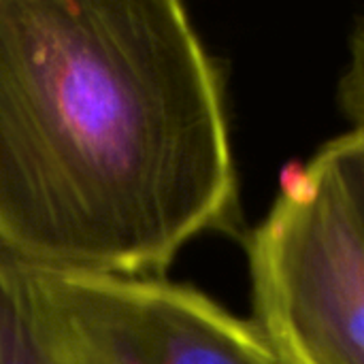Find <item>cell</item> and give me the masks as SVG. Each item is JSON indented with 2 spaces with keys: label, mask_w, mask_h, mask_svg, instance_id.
I'll return each instance as SVG.
<instances>
[{
  "label": "cell",
  "mask_w": 364,
  "mask_h": 364,
  "mask_svg": "<svg viewBox=\"0 0 364 364\" xmlns=\"http://www.w3.org/2000/svg\"><path fill=\"white\" fill-rule=\"evenodd\" d=\"M222 73L175 0H0V250L158 277L232 232Z\"/></svg>",
  "instance_id": "1"
},
{
  "label": "cell",
  "mask_w": 364,
  "mask_h": 364,
  "mask_svg": "<svg viewBox=\"0 0 364 364\" xmlns=\"http://www.w3.org/2000/svg\"><path fill=\"white\" fill-rule=\"evenodd\" d=\"M17 364H279L254 326L162 277L83 275L13 258Z\"/></svg>",
  "instance_id": "2"
},
{
  "label": "cell",
  "mask_w": 364,
  "mask_h": 364,
  "mask_svg": "<svg viewBox=\"0 0 364 364\" xmlns=\"http://www.w3.org/2000/svg\"><path fill=\"white\" fill-rule=\"evenodd\" d=\"M254 326L279 364H364V247L318 164L284 175L247 237Z\"/></svg>",
  "instance_id": "3"
},
{
  "label": "cell",
  "mask_w": 364,
  "mask_h": 364,
  "mask_svg": "<svg viewBox=\"0 0 364 364\" xmlns=\"http://www.w3.org/2000/svg\"><path fill=\"white\" fill-rule=\"evenodd\" d=\"M335 183V190L364 247V132L350 130L328 141L314 158Z\"/></svg>",
  "instance_id": "4"
},
{
  "label": "cell",
  "mask_w": 364,
  "mask_h": 364,
  "mask_svg": "<svg viewBox=\"0 0 364 364\" xmlns=\"http://www.w3.org/2000/svg\"><path fill=\"white\" fill-rule=\"evenodd\" d=\"M339 105L354 130L364 132V15L350 34V58L339 81Z\"/></svg>",
  "instance_id": "5"
}]
</instances>
